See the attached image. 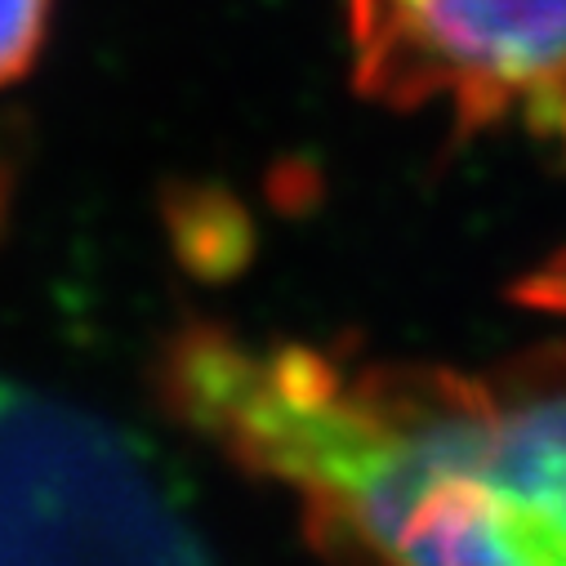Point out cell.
I'll use <instances>...</instances> for the list:
<instances>
[{
    "label": "cell",
    "mask_w": 566,
    "mask_h": 566,
    "mask_svg": "<svg viewBox=\"0 0 566 566\" xmlns=\"http://www.w3.org/2000/svg\"><path fill=\"white\" fill-rule=\"evenodd\" d=\"M357 90L566 138V0H348Z\"/></svg>",
    "instance_id": "cell-1"
},
{
    "label": "cell",
    "mask_w": 566,
    "mask_h": 566,
    "mask_svg": "<svg viewBox=\"0 0 566 566\" xmlns=\"http://www.w3.org/2000/svg\"><path fill=\"white\" fill-rule=\"evenodd\" d=\"M0 566H206L107 429L0 388Z\"/></svg>",
    "instance_id": "cell-2"
},
{
    "label": "cell",
    "mask_w": 566,
    "mask_h": 566,
    "mask_svg": "<svg viewBox=\"0 0 566 566\" xmlns=\"http://www.w3.org/2000/svg\"><path fill=\"white\" fill-rule=\"evenodd\" d=\"M455 464L491 482L566 553V353L469 384Z\"/></svg>",
    "instance_id": "cell-3"
},
{
    "label": "cell",
    "mask_w": 566,
    "mask_h": 566,
    "mask_svg": "<svg viewBox=\"0 0 566 566\" xmlns=\"http://www.w3.org/2000/svg\"><path fill=\"white\" fill-rule=\"evenodd\" d=\"M50 0H0V85L28 72L45 41Z\"/></svg>",
    "instance_id": "cell-4"
},
{
    "label": "cell",
    "mask_w": 566,
    "mask_h": 566,
    "mask_svg": "<svg viewBox=\"0 0 566 566\" xmlns=\"http://www.w3.org/2000/svg\"><path fill=\"white\" fill-rule=\"evenodd\" d=\"M526 300L539 304V308H548V313H566V250H562L548 268H539V272L531 276Z\"/></svg>",
    "instance_id": "cell-5"
}]
</instances>
